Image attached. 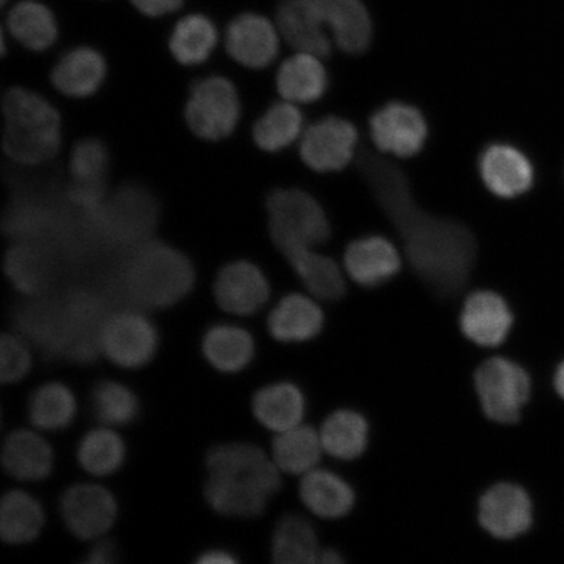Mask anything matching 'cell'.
Segmentation results:
<instances>
[{
    "label": "cell",
    "instance_id": "6da1fadb",
    "mask_svg": "<svg viewBox=\"0 0 564 564\" xmlns=\"http://www.w3.org/2000/svg\"><path fill=\"white\" fill-rule=\"evenodd\" d=\"M358 166L403 239L414 272L440 297H455L467 285L476 263L477 242L471 231L421 209L406 175L393 162L362 151Z\"/></svg>",
    "mask_w": 564,
    "mask_h": 564
},
{
    "label": "cell",
    "instance_id": "7a4b0ae2",
    "mask_svg": "<svg viewBox=\"0 0 564 564\" xmlns=\"http://www.w3.org/2000/svg\"><path fill=\"white\" fill-rule=\"evenodd\" d=\"M206 465L204 498L212 510L224 517H262L270 500L281 490V470L256 444H217L208 451Z\"/></svg>",
    "mask_w": 564,
    "mask_h": 564
},
{
    "label": "cell",
    "instance_id": "3957f363",
    "mask_svg": "<svg viewBox=\"0 0 564 564\" xmlns=\"http://www.w3.org/2000/svg\"><path fill=\"white\" fill-rule=\"evenodd\" d=\"M196 272L185 253L164 242L148 241L124 252L116 276V293L129 306L164 310L193 292Z\"/></svg>",
    "mask_w": 564,
    "mask_h": 564
},
{
    "label": "cell",
    "instance_id": "277c9868",
    "mask_svg": "<svg viewBox=\"0 0 564 564\" xmlns=\"http://www.w3.org/2000/svg\"><path fill=\"white\" fill-rule=\"evenodd\" d=\"M3 148L17 164H45L59 152L62 118L44 96L15 87L3 97Z\"/></svg>",
    "mask_w": 564,
    "mask_h": 564
},
{
    "label": "cell",
    "instance_id": "5b68a950",
    "mask_svg": "<svg viewBox=\"0 0 564 564\" xmlns=\"http://www.w3.org/2000/svg\"><path fill=\"white\" fill-rule=\"evenodd\" d=\"M156 199L139 186H124L91 212L98 242L129 251L148 241L156 228Z\"/></svg>",
    "mask_w": 564,
    "mask_h": 564
},
{
    "label": "cell",
    "instance_id": "8992f818",
    "mask_svg": "<svg viewBox=\"0 0 564 564\" xmlns=\"http://www.w3.org/2000/svg\"><path fill=\"white\" fill-rule=\"evenodd\" d=\"M267 212L272 241L281 253L299 247L315 249L329 239L326 212L303 189H274L267 197Z\"/></svg>",
    "mask_w": 564,
    "mask_h": 564
},
{
    "label": "cell",
    "instance_id": "52a82bcc",
    "mask_svg": "<svg viewBox=\"0 0 564 564\" xmlns=\"http://www.w3.org/2000/svg\"><path fill=\"white\" fill-rule=\"evenodd\" d=\"M159 347V329L145 310L118 307L106 317L100 340L101 356L117 368H145L156 357Z\"/></svg>",
    "mask_w": 564,
    "mask_h": 564
},
{
    "label": "cell",
    "instance_id": "ba28073f",
    "mask_svg": "<svg viewBox=\"0 0 564 564\" xmlns=\"http://www.w3.org/2000/svg\"><path fill=\"white\" fill-rule=\"evenodd\" d=\"M66 329V361L88 366L101 357V333L106 317L116 307L108 294L77 286L61 295Z\"/></svg>",
    "mask_w": 564,
    "mask_h": 564
},
{
    "label": "cell",
    "instance_id": "9c48e42d",
    "mask_svg": "<svg viewBox=\"0 0 564 564\" xmlns=\"http://www.w3.org/2000/svg\"><path fill=\"white\" fill-rule=\"evenodd\" d=\"M242 115L241 98L227 77L209 76L189 91L185 117L189 130L207 141L227 139L237 129Z\"/></svg>",
    "mask_w": 564,
    "mask_h": 564
},
{
    "label": "cell",
    "instance_id": "30bf717a",
    "mask_svg": "<svg viewBox=\"0 0 564 564\" xmlns=\"http://www.w3.org/2000/svg\"><path fill=\"white\" fill-rule=\"evenodd\" d=\"M476 391L486 417L512 425L531 399L532 380L520 365L494 357L479 365L475 373Z\"/></svg>",
    "mask_w": 564,
    "mask_h": 564
},
{
    "label": "cell",
    "instance_id": "8fae6325",
    "mask_svg": "<svg viewBox=\"0 0 564 564\" xmlns=\"http://www.w3.org/2000/svg\"><path fill=\"white\" fill-rule=\"evenodd\" d=\"M59 514L68 532L83 541H95L115 525L118 503L100 484L79 482L68 486L59 498Z\"/></svg>",
    "mask_w": 564,
    "mask_h": 564
},
{
    "label": "cell",
    "instance_id": "7c38bea8",
    "mask_svg": "<svg viewBox=\"0 0 564 564\" xmlns=\"http://www.w3.org/2000/svg\"><path fill=\"white\" fill-rule=\"evenodd\" d=\"M15 333L47 361L66 359L65 314L62 297L51 294L26 299L12 312Z\"/></svg>",
    "mask_w": 564,
    "mask_h": 564
},
{
    "label": "cell",
    "instance_id": "4fadbf2b",
    "mask_svg": "<svg viewBox=\"0 0 564 564\" xmlns=\"http://www.w3.org/2000/svg\"><path fill=\"white\" fill-rule=\"evenodd\" d=\"M357 140L355 126L343 118H324L303 133L300 147L302 161L319 173L343 171L355 159Z\"/></svg>",
    "mask_w": 564,
    "mask_h": 564
},
{
    "label": "cell",
    "instance_id": "5bb4252c",
    "mask_svg": "<svg viewBox=\"0 0 564 564\" xmlns=\"http://www.w3.org/2000/svg\"><path fill=\"white\" fill-rule=\"evenodd\" d=\"M373 144L383 153L413 158L427 139V124L419 109L403 102L383 106L370 119Z\"/></svg>",
    "mask_w": 564,
    "mask_h": 564
},
{
    "label": "cell",
    "instance_id": "9a60e30c",
    "mask_svg": "<svg viewBox=\"0 0 564 564\" xmlns=\"http://www.w3.org/2000/svg\"><path fill=\"white\" fill-rule=\"evenodd\" d=\"M270 294L271 286L264 272L247 260L224 265L214 284L218 307L236 316L256 315L270 300Z\"/></svg>",
    "mask_w": 564,
    "mask_h": 564
},
{
    "label": "cell",
    "instance_id": "2e32d148",
    "mask_svg": "<svg viewBox=\"0 0 564 564\" xmlns=\"http://www.w3.org/2000/svg\"><path fill=\"white\" fill-rule=\"evenodd\" d=\"M479 524L494 538L513 540L533 524V505L528 492L518 485L492 486L479 500Z\"/></svg>",
    "mask_w": 564,
    "mask_h": 564
},
{
    "label": "cell",
    "instance_id": "e0dca14e",
    "mask_svg": "<svg viewBox=\"0 0 564 564\" xmlns=\"http://www.w3.org/2000/svg\"><path fill=\"white\" fill-rule=\"evenodd\" d=\"M335 44L348 54L369 47L372 24L361 0H303Z\"/></svg>",
    "mask_w": 564,
    "mask_h": 564
},
{
    "label": "cell",
    "instance_id": "ac0fdd59",
    "mask_svg": "<svg viewBox=\"0 0 564 564\" xmlns=\"http://www.w3.org/2000/svg\"><path fill=\"white\" fill-rule=\"evenodd\" d=\"M279 28L258 13H242L225 34L227 52L239 65L260 69L270 66L279 54Z\"/></svg>",
    "mask_w": 564,
    "mask_h": 564
},
{
    "label": "cell",
    "instance_id": "d6986e66",
    "mask_svg": "<svg viewBox=\"0 0 564 564\" xmlns=\"http://www.w3.org/2000/svg\"><path fill=\"white\" fill-rule=\"evenodd\" d=\"M479 173L494 195L512 199L532 188L534 169L523 152L512 145L492 144L479 159Z\"/></svg>",
    "mask_w": 564,
    "mask_h": 564
},
{
    "label": "cell",
    "instance_id": "ffe728a7",
    "mask_svg": "<svg viewBox=\"0 0 564 564\" xmlns=\"http://www.w3.org/2000/svg\"><path fill=\"white\" fill-rule=\"evenodd\" d=\"M513 315L499 294L478 291L470 294L463 308L462 330L479 347H497L509 336Z\"/></svg>",
    "mask_w": 564,
    "mask_h": 564
},
{
    "label": "cell",
    "instance_id": "44dd1931",
    "mask_svg": "<svg viewBox=\"0 0 564 564\" xmlns=\"http://www.w3.org/2000/svg\"><path fill=\"white\" fill-rule=\"evenodd\" d=\"M37 429H18L7 435L2 465L7 475L23 482L44 481L52 475L55 455L52 444Z\"/></svg>",
    "mask_w": 564,
    "mask_h": 564
},
{
    "label": "cell",
    "instance_id": "7402d4cb",
    "mask_svg": "<svg viewBox=\"0 0 564 564\" xmlns=\"http://www.w3.org/2000/svg\"><path fill=\"white\" fill-rule=\"evenodd\" d=\"M4 271L26 299L48 294L55 278L54 251L37 242L17 241L7 252Z\"/></svg>",
    "mask_w": 564,
    "mask_h": 564
},
{
    "label": "cell",
    "instance_id": "603a6c76",
    "mask_svg": "<svg viewBox=\"0 0 564 564\" xmlns=\"http://www.w3.org/2000/svg\"><path fill=\"white\" fill-rule=\"evenodd\" d=\"M345 268L357 284L373 288L400 271L401 259L394 246L382 237L356 239L348 246L344 257Z\"/></svg>",
    "mask_w": 564,
    "mask_h": 564
},
{
    "label": "cell",
    "instance_id": "cb8c5ba5",
    "mask_svg": "<svg viewBox=\"0 0 564 564\" xmlns=\"http://www.w3.org/2000/svg\"><path fill=\"white\" fill-rule=\"evenodd\" d=\"M108 66L100 52L82 46L73 48L56 62L52 70V83L62 95L87 98L102 87Z\"/></svg>",
    "mask_w": 564,
    "mask_h": 564
},
{
    "label": "cell",
    "instance_id": "d4e9b609",
    "mask_svg": "<svg viewBox=\"0 0 564 564\" xmlns=\"http://www.w3.org/2000/svg\"><path fill=\"white\" fill-rule=\"evenodd\" d=\"M202 351L218 372L238 373L256 357V340L249 330L237 324L217 323L204 333Z\"/></svg>",
    "mask_w": 564,
    "mask_h": 564
},
{
    "label": "cell",
    "instance_id": "484cf974",
    "mask_svg": "<svg viewBox=\"0 0 564 564\" xmlns=\"http://www.w3.org/2000/svg\"><path fill=\"white\" fill-rule=\"evenodd\" d=\"M253 417L274 434L301 425L305 398L297 386L288 382L268 384L253 394Z\"/></svg>",
    "mask_w": 564,
    "mask_h": 564
},
{
    "label": "cell",
    "instance_id": "4316f807",
    "mask_svg": "<svg viewBox=\"0 0 564 564\" xmlns=\"http://www.w3.org/2000/svg\"><path fill=\"white\" fill-rule=\"evenodd\" d=\"M322 327L321 307L312 299L297 293L282 299L268 316V330L280 343L312 340Z\"/></svg>",
    "mask_w": 564,
    "mask_h": 564
},
{
    "label": "cell",
    "instance_id": "83f0119b",
    "mask_svg": "<svg viewBox=\"0 0 564 564\" xmlns=\"http://www.w3.org/2000/svg\"><path fill=\"white\" fill-rule=\"evenodd\" d=\"M278 28L288 44L300 53L326 58L333 52V37L303 0H284L280 4Z\"/></svg>",
    "mask_w": 564,
    "mask_h": 564
},
{
    "label": "cell",
    "instance_id": "f1b7e54d",
    "mask_svg": "<svg viewBox=\"0 0 564 564\" xmlns=\"http://www.w3.org/2000/svg\"><path fill=\"white\" fill-rule=\"evenodd\" d=\"M321 59V56L299 52L282 63L276 84L285 101L312 104L326 94L328 77Z\"/></svg>",
    "mask_w": 564,
    "mask_h": 564
},
{
    "label": "cell",
    "instance_id": "f546056e",
    "mask_svg": "<svg viewBox=\"0 0 564 564\" xmlns=\"http://www.w3.org/2000/svg\"><path fill=\"white\" fill-rule=\"evenodd\" d=\"M46 523L44 507L32 494L13 489L0 503V538L10 545L31 544Z\"/></svg>",
    "mask_w": 564,
    "mask_h": 564
},
{
    "label": "cell",
    "instance_id": "4dcf8cb0",
    "mask_svg": "<svg viewBox=\"0 0 564 564\" xmlns=\"http://www.w3.org/2000/svg\"><path fill=\"white\" fill-rule=\"evenodd\" d=\"M300 497L310 511L323 519L343 518L355 505V492L343 478L316 468L302 476Z\"/></svg>",
    "mask_w": 564,
    "mask_h": 564
},
{
    "label": "cell",
    "instance_id": "1f68e13d",
    "mask_svg": "<svg viewBox=\"0 0 564 564\" xmlns=\"http://www.w3.org/2000/svg\"><path fill=\"white\" fill-rule=\"evenodd\" d=\"M307 291L324 301L340 300L345 281L333 259L316 252L314 247H299L282 253Z\"/></svg>",
    "mask_w": 564,
    "mask_h": 564
},
{
    "label": "cell",
    "instance_id": "d6a6232c",
    "mask_svg": "<svg viewBox=\"0 0 564 564\" xmlns=\"http://www.w3.org/2000/svg\"><path fill=\"white\" fill-rule=\"evenodd\" d=\"M77 399L62 382H48L35 388L28 401V419L39 432H61L76 419Z\"/></svg>",
    "mask_w": 564,
    "mask_h": 564
},
{
    "label": "cell",
    "instance_id": "836d02e7",
    "mask_svg": "<svg viewBox=\"0 0 564 564\" xmlns=\"http://www.w3.org/2000/svg\"><path fill=\"white\" fill-rule=\"evenodd\" d=\"M319 432L299 425L276 434L272 442V458L281 474L303 476L316 468L323 453Z\"/></svg>",
    "mask_w": 564,
    "mask_h": 564
},
{
    "label": "cell",
    "instance_id": "e575fe53",
    "mask_svg": "<svg viewBox=\"0 0 564 564\" xmlns=\"http://www.w3.org/2000/svg\"><path fill=\"white\" fill-rule=\"evenodd\" d=\"M271 554L279 564H313L319 561L321 549L312 524L297 513L279 520L272 534Z\"/></svg>",
    "mask_w": 564,
    "mask_h": 564
},
{
    "label": "cell",
    "instance_id": "d590c367",
    "mask_svg": "<svg viewBox=\"0 0 564 564\" xmlns=\"http://www.w3.org/2000/svg\"><path fill=\"white\" fill-rule=\"evenodd\" d=\"M126 443L115 427L89 430L77 444L76 458L83 470L94 477H108L123 467Z\"/></svg>",
    "mask_w": 564,
    "mask_h": 564
},
{
    "label": "cell",
    "instance_id": "8d00e7d4",
    "mask_svg": "<svg viewBox=\"0 0 564 564\" xmlns=\"http://www.w3.org/2000/svg\"><path fill=\"white\" fill-rule=\"evenodd\" d=\"M90 411L104 426L123 427L139 419L140 399L135 391L117 380H101L91 388Z\"/></svg>",
    "mask_w": 564,
    "mask_h": 564
},
{
    "label": "cell",
    "instance_id": "74e56055",
    "mask_svg": "<svg viewBox=\"0 0 564 564\" xmlns=\"http://www.w3.org/2000/svg\"><path fill=\"white\" fill-rule=\"evenodd\" d=\"M217 40L216 26L208 18L188 15L174 26L169 48L181 65L199 66L214 53Z\"/></svg>",
    "mask_w": 564,
    "mask_h": 564
},
{
    "label": "cell",
    "instance_id": "f35d334b",
    "mask_svg": "<svg viewBox=\"0 0 564 564\" xmlns=\"http://www.w3.org/2000/svg\"><path fill=\"white\" fill-rule=\"evenodd\" d=\"M7 25L13 37L33 52L46 51L58 37V26L52 11L33 0L13 7Z\"/></svg>",
    "mask_w": 564,
    "mask_h": 564
},
{
    "label": "cell",
    "instance_id": "ab89813d",
    "mask_svg": "<svg viewBox=\"0 0 564 564\" xmlns=\"http://www.w3.org/2000/svg\"><path fill=\"white\" fill-rule=\"evenodd\" d=\"M368 430L361 414L352 411L330 414L319 432L324 453L341 460L361 456L368 446Z\"/></svg>",
    "mask_w": 564,
    "mask_h": 564
},
{
    "label": "cell",
    "instance_id": "60d3db41",
    "mask_svg": "<svg viewBox=\"0 0 564 564\" xmlns=\"http://www.w3.org/2000/svg\"><path fill=\"white\" fill-rule=\"evenodd\" d=\"M303 116L293 102L271 106L253 126L252 137L260 150L276 153L293 144L301 135Z\"/></svg>",
    "mask_w": 564,
    "mask_h": 564
},
{
    "label": "cell",
    "instance_id": "b9f144b4",
    "mask_svg": "<svg viewBox=\"0 0 564 564\" xmlns=\"http://www.w3.org/2000/svg\"><path fill=\"white\" fill-rule=\"evenodd\" d=\"M108 167L109 152L101 140L86 138L77 141L69 159L73 182L105 183Z\"/></svg>",
    "mask_w": 564,
    "mask_h": 564
},
{
    "label": "cell",
    "instance_id": "7bdbcfd3",
    "mask_svg": "<svg viewBox=\"0 0 564 564\" xmlns=\"http://www.w3.org/2000/svg\"><path fill=\"white\" fill-rule=\"evenodd\" d=\"M32 347L17 333H7L0 340V380L15 384L32 370Z\"/></svg>",
    "mask_w": 564,
    "mask_h": 564
},
{
    "label": "cell",
    "instance_id": "ee69618b",
    "mask_svg": "<svg viewBox=\"0 0 564 564\" xmlns=\"http://www.w3.org/2000/svg\"><path fill=\"white\" fill-rule=\"evenodd\" d=\"M118 549L115 541L109 539H98L88 550L84 563L87 564H112L118 561Z\"/></svg>",
    "mask_w": 564,
    "mask_h": 564
},
{
    "label": "cell",
    "instance_id": "f6af8a7d",
    "mask_svg": "<svg viewBox=\"0 0 564 564\" xmlns=\"http://www.w3.org/2000/svg\"><path fill=\"white\" fill-rule=\"evenodd\" d=\"M131 2L144 15L159 18L178 10L183 0H131Z\"/></svg>",
    "mask_w": 564,
    "mask_h": 564
},
{
    "label": "cell",
    "instance_id": "bcb514c9",
    "mask_svg": "<svg viewBox=\"0 0 564 564\" xmlns=\"http://www.w3.org/2000/svg\"><path fill=\"white\" fill-rule=\"evenodd\" d=\"M197 564H236L239 562L235 553L227 549L216 547L208 549L206 552L197 555L195 561Z\"/></svg>",
    "mask_w": 564,
    "mask_h": 564
},
{
    "label": "cell",
    "instance_id": "7dc6e473",
    "mask_svg": "<svg viewBox=\"0 0 564 564\" xmlns=\"http://www.w3.org/2000/svg\"><path fill=\"white\" fill-rule=\"evenodd\" d=\"M554 388L558 397L564 400V361L558 365L554 373Z\"/></svg>",
    "mask_w": 564,
    "mask_h": 564
},
{
    "label": "cell",
    "instance_id": "c3c4849f",
    "mask_svg": "<svg viewBox=\"0 0 564 564\" xmlns=\"http://www.w3.org/2000/svg\"><path fill=\"white\" fill-rule=\"evenodd\" d=\"M344 560L341 558L340 554L335 552V550H324V552H321L319 561L317 563H326V564H335V563H341Z\"/></svg>",
    "mask_w": 564,
    "mask_h": 564
},
{
    "label": "cell",
    "instance_id": "681fc988",
    "mask_svg": "<svg viewBox=\"0 0 564 564\" xmlns=\"http://www.w3.org/2000/svg\"><path fill=\"white\" fill-rule=\"evenodd\" d=\"M7 2V0H2V3L4 4Z\"/></svg>",
    "mask_w": 564,
    "mask_h": 564
}]
</instances>
